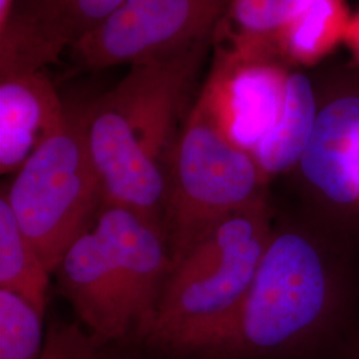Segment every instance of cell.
I'll return each instance as SVG.
<instances>
[{"instance_id": "11", "label": "cell", "mask_w": 359, "mask_h": 359, "mask_svg": "<svg viewBox=\"0 0 359 359\" xmlns=\"http://www.w3.org/2000/svg\"><path fill=\"white\" fill-rule=\"evenodd\" d=\"M318 112L310 80L301 74H290L280 117L252 152L268 181L297 168L310 142Z\"/></svg>"}, {"instance_id": "4", "label": "cell", "mask_w": 359, "mask_h": 359, "mask_svg": "<svg viewBox=\"0 0 359 359\" xmlns=\"http://www.w3.org/2000/svg\"><path fill=\"white\" fill-rule=\"evenodd\" d=\"M273 228L268 197L224 218L173 266L142 344L194 358L213 346L241 306Z\"/></svg>"}, {"instance_id": "18", "label": "cell", "mask_w": 359, "mask_h": 359, "mask_svg": "<svg viewBox=\"0 0 359 359\" xmlns=\"http://www.w3.org/2000/svg\"><path fill=\"white\" fill-rule=\"evenodd\" d=\"M351 52L355 63L359 65V11L353 13L347 27L346 36L344 41Z\"/></svg>"}, {"instance_id": "10", "label": "cell", "mask_w": 359, "mask_h": 359, "mask_svg": "<svg viewBox=\"0 0 359 359\" xmlns=\"http://www.w3.org/2000/svg\"><path fill=\"white\" fill-rule=\"evenodd\" d=\"M68 117L51 80L38 69L1 74V175L18 172L40 145L65 128Z\"/></svg>"}, {"instance_id": "6", "label": "cell", "mask_w": 359, "mask_h": 359, "mask_svg": "<svg viewBox=\"0 0 359 359\" xmlns=\"http://www.w3.org/2000/svg\"><path fill=\"white\" fill-rule=\"evenodd\" d=\"M6 193L20 228L53 274L103 204L81 112L69 115L65 128L27 158Z\"/></svg>"}, {"instance_id": "21", "label": "cell", "mask_w": 359, "mask_h": 359, "mask_svg": "<svg viewBox=\"0 0 359 359\" xmlns=\"http://www.w3.org/2000/svg\"><path fill=\"white\" fill-rule=\"evenodd\" d=\"M358 359H359V355H358Z\"/></svg>"}, {"instance_id": "3", "label": "cell", "mask_w": 359, "mask_h": 359, "mask_svg": "<svg viewBox=\"0 0 359 359\" xmlns=\"http://www.w3.org/2000/svg\"><path fill=\"white\" fill-rule=\"evenodd\" d=\"M173 270L163 226L103 203L53 274L77 320L104 344L142 342Z\"/></svg>"}, {"instance_id": "5", "label": "cell", "mask_w": 359, "mask_h": 359, "mask_svg": "<svg viewBox=\"0 0 359 359\" xmlns=\"http://www.w3.org/2000/svg\"><path fill=\"white\" fill-rule=\"evenodd\" d=\"M253 154L231 142L198 97L175 142L163 208L173 266L224 218L266 198Z\"/></svg>"}, {"instance_id": "19", "label": "cell", "mask_w": 359, "mask_h": 359, "mask_svg": "<svg viewBox=\"0 0 359 359\" xmlns=\"http://www.w3.org/2000/svg\"><path fill=\"white\" fill-rule=\"evenodd\" d=\"M13 0H0V35L3 36L11 25Z\"/></svg>"}, {"instance_id": "8", "label": "cell", "mask_w": 359, "mask_h": 359, "mask_svg": "<svg viewBox=\"0 0 359 359\" xmlns=\"http://www.w3.org/2000/svg\"><path fill=\"white\" fill-rule=\"evenodd\" d=\"M290 74L273 56L219 48L200 97L250 154L277 123Z\"/></svg>"}, {"instance_id": "20", "label": "cell", "mask_w": 359, "mask_h": 359, "mask_svg": "<svg viewBox=\"0 0 359 359\" xmlns=\"http://www.w3.org/2000/svg\"><path fill=\"white\" fill-rule=\"evenodd\" d=\"M358 184H359V165H358Z\"/></svg>"}, {"instance_id": "15", "label": "cell", "mask_w": 359, "mask_h": 359, "mask_svg": "<svg viewBox=\"0 0 359 359\" xmlns=\"http://www.w3.org/2000/svg\"><path fill=\"white\" fill-rule=\"evenodd\" d=\"M44 314L23 297L0 289V359H40Z\"/></svg>"}, {"instance_id": "16", "label": "cell", "mask_w": 359, "mask_h": 359, "mask_svg": "<svg viewBox=\"0 0 359 359\" xmlns=\"http://www.w3.org/2000/svg\"><path fill=\"white\" fill-rule=\"evenodd\" d=\"M104 344L81 323L52 322L40 359H107Z\"/></svg>"}, {"instance_id": "17", "label": "cell", "mask_w": 359, "mask_h": 359, "mask_svg": "<svg viewBox=\"0 0 359 359\" xmlns=\"http://www.w3.org/2000/svg\"><path fill=\"white\" fill-rule=\"evenodd\" d=\"M124 0H44L53 18L69 20L80 28V36L100 25Z\"/></svg>"}, {"instance_id": "7", "label": "cell", "mask_w": 359, "mask_h": 359, "mask_svg": "<svg viewBox=\"0 0 359 359\" xmlns=\"http://www.w3.org/2000/svg\"><path fill=\"white\" fill-rule=\"evenodd\" d=\"M231 0H124L100 25L75 40L86 68L140 65L208 41Z\"/></svg>"}, {"instance_id": "14", "label": "cell", "mask_w": 359, "mask_h": 359, "mask_svg": "<svg viewBox=\"0 0 359 359\" xmlns=\"http://www.w3.org/2000/svg\"><path fill=\"white\" fill-rule=\"evenodd\" d=\"M50 270L20 228L6 189L0 196V289L23 297L46 314Z\"/></svg>"}, {"instance_id": "1", "label": "cell", "mask_w": 359, "mask_h": 359, "mask_svg": "<svg viewBox=\"0 0 359 359\" xmlns=\"http://www.w3.org/2000/svg\"><path fill=\"white\" fill-rule=\"evenodd\" d=\"M205 44L130 65L115 88L81 112L103 203L163 226L176 126Z\"/></svg>"}, {"instance_id": "2", "label": "cell", "mask_w": 359, "mask_h": 359, "mask_svg": "<svg viewBox=\"0 0 359 359\" xmlns=\"http://www.w3.org/2000/svg\"><path fill=\"white\" fill-rule=\"evenodd\" d=\"M345 301L344 268L325 237L304 224H274L233 321L196 359L299 358L329 332Z\"/></svg>"}, {"instance_id": "13", "label": "cell", "mask_w": 359, "mask_h": 359, "mask_svg": "<svg viewBox=\"0 0 359 359\" xmlns=\"http://www.w3.org/2000/svg\"><path fill=\"white\" fill-rule=\"evenodd\" d=\"M351 15L346 0H310L277 40L276 52L294 65H317L345 41Z\"/></svg>"}, {"instance_id": "12", "label": "cell", "mask_w": 359, "mask_h": 359, "mask_svg": "<svg viewBox=\"0 0 359 359\" xmlns=\"http://www.w3.org/2000/svg\"><path fill=\"white\" fill-rule=\"evenodd\" d=\"M309 1L231 0L216 27L226 41L222 48L273 56L277 40Z\"/></svg>"}, {"instance_id": "9", "label": "cell", "mask_w": 359, "mask_h": 359, "mask_svg": "<svg viewBox=\"0 0 359 359\" xmlns=\"http://www.w3.org/2000/svg\"><path fill=\"white\" fill-rule=\"evenodd\" d=\"M359 96L322 107L297 169L317 198L338 209L359 208Z\"/></svg>"}]
</instances>
